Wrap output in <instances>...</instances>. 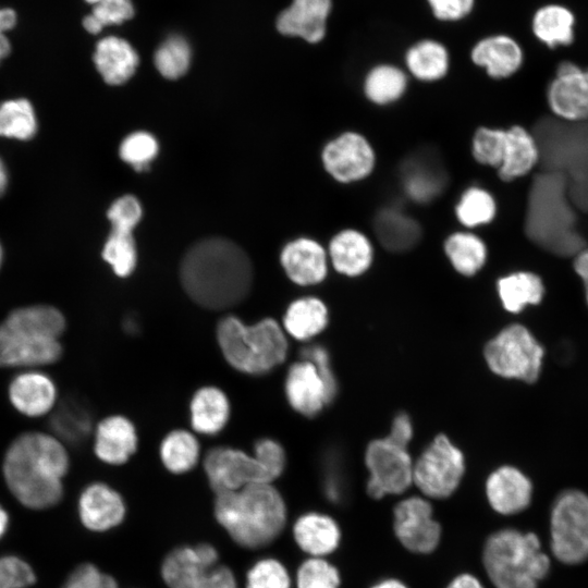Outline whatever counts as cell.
<instances>
[{
	"instance_id": "6da1fadb",
	"label": "cell",
	"mask_w": 588,
	"mask_h": 588,
	"mask_svg": "<svg viewBox=\"0 0 588 588\" xmlns=\"http://www.w3.org/2000/svg\"><path fill=\"white\" fill-rule=\"evenodd\" d=\"M180 275L189 297L209 309L237 305L253 283L248 256L233 242L219 237L196 243L185 254Z\"/></svg>"
},
{
	"instance_id": "7a4b0ae2",
	"label": "cell",
	"mask_w": 588,
	"mask_h": 588,
	"mask_svg": "<svg viewBox=\"0 0 588 588\" xmlns=\"http://www.w3.org/2000/svg\"><path fill=\"white\" fill-rule=\"evenodd\" d=\"M69 458L62 443L52 436L27 432L16 438L3 462L5 482L14 497L30 509H46L59 502L62 477Z\"/></svg>"
},
{
	"instance_id": "3957f363",
	"label": "cell",
	"mask_w": 588,
	"mask_h": 588,
	"mask_svg": "<svg viewBox=\"0 0 588 588\" xmlns=\"http://www.w3.org/2000/svg\"><path fill=\"white\" fill-rule=\"evenodd\" d=\"M215 517L231 539L246 549L273 542L286 524V505L270 482L216 493Z\"/></svg>"
},
{
	"instance_id": "277c9868",
	"label": "cell",
	"mask_w": 588,
	"mask_h": 588,
	"mask_svg": "<svg viewBox=\"0 0 588 588\" xmlns=\"http://www.w3.org/2000/svg\"><path fill=\"white\" fill-rule=\"evenodd\" d=\"M65 328L62 314L36 305L13 310L0 323V367H33L57 362L59 336Z\"/></svg>"
},
{
	"instance_id": "5b68a950",
	"label": "cell",
	"mask_w": 588,
	"mask_h": 588,
	"mask_svg": "<svg viewBox=\"0 0 588 588\" xmlns=\"http://www.w3.org/2000/svg\"><path fill=\"white\" fill-rule=\"evenodd\" d=\"M481 564L494 588H537L550 568L538 536L515 528H501L487 536Z\"/></svg>"
},
{
	"instance_id": "8992f818",
	"label": "cell",
	"mask_w": 588,
	"mask_h": 588,
	"mask_svg": "<svg viewBox=\"0 0 588 588\" xmlns=\"http://www.w3.org/2000/svg\"><path fill=\"white\" fill-rule=\"evenodd\" d=\"M217 339L225 360L247 375L271 371L287 354L284 331L272 318L246 324L235 316H226L218 323Z\"/></svg>"
},
{
	"instance_id": "52a82bcc",
	"label": "cell",
	"mask_w": 588,
	"mask_h": 588,
	"mask_svg": "<svg viewBox=\"0 0 588 588\" xmlns=\"http://www.w3.org/2000/svg\"><path fill=\"white\" fill-rule=\"evenodd\" d=\"M483 355L494 373L532 383L541 370L543 348L524 326L514 323L486 344Z\"/></svg>"
},
{
	"instance_id": "ba28073f",
	"label": "cell",
	"mask_w": 588,
	"mask_h": 588,
	"mask_svg": "<svg viewBox=\"0 0 588 588\" xmlns=\"http://www.w3.org/2000/svg\"><path fill=\"white\" fill-rule=\"evenodd\" d=\"M465 473V458L444 434L437 436L413 465V485L431 500L455 493Z\"/></svg>"
},
{
	"instance_id": "9c48e42d",
	"label": "cell",
	"mask_w": 588,
	"mask_h": 588,
	"mask_svg": "<svg viewBox=\"0 0 588 588\" xmlns=\"http://www.w3.org/2000/svg\"><path fill=\"white\" fill-rule=\"evenodd\" d=\"M551 550L566 564L588 559V495L563 492L554 502L550 519Z\"/></svg>"
},
{
	"instance_id": "30bf717a",
	"label": "cell",
	"mask_w": 588,
	"mask_h": 588,
	"mask_svg": "<svg viewBox=\"0 0 588 588\" xmlns=\"http://www.w3.org/2000/svg\"><path fill=\"white\" fill-rule=\"evenodd\" d=\"M369 477L366 492L372 500L400 495L413 485V461L407 448L389 438L371 441L365 452Z\"/></svg>"
},
{
	"instance_id": "8fae6325",
	"label": "cell",
	"mask_w": 588,
	"mask_h": 588,
	"mask_svg": "<svg viewBox=\"0 0 588 588\" xmlns=\"http://www.w3.org/2000/svg\"><path fill=\"white\" fill-rule=\"evenodd\" d=\"M392 531L407 552L417 555L433 553L442 540V526L430 500L422 495L404 498L394 505Z\"/></svg>"
},
{
	"instance_id": "7c38bea8",
	"label": "cell",
	"mask_w": 588,
	"mask_h": 588,
	"mask_svg": "<svg viewBox=\"0 0 588 588\" xmlns=\"http://www.w3.org/2000/svg\"><path fill=\"white\" fill-rule=\"evenodd\" d=\"M321 160L332 179L342 184H352L373 172L377 157L366 136L356 131H346L324 145Z\"/></svg>"
},
{
	"instance_id": "4fadbf2b",
	"label": "cell",
	"mask_w": 588,
	"mask_h": 588,
	"mask_svg": "<svg viewBox=\"0 0 588 588\" xmlns=\"http://www.w3.org/2000/svg\"><path fill=\"white\" fill-rule=\"evenodd\" d=\"M204 468L215 493L238 490L256 482L272 483L257 456L230 446L210 450L205 456Z\"/></svg>"
},
{
	"instance_id": "5bb4252c",
	"label": "cell",
	"mask_w": 588,
	"mask_h": 588,
	"mask_svg": "<svg viewBox=\"0 0 588 588\" xmlns=\"http://www.w3.org/2000/svg\"><path fill=\"white\" fill-rule=\"evenodd\" d=\"M551 112L562 121H588V69L571 61L561 62L547 90Z\"/></svg>"
},
{
	"instance_id": "9a60e30c",
	"label": "cell",
	"mask_w": 588,
	"mask_h": 588,
	"mask_svg": "<svg viewBox=\"0 0 588 588\" xmlns=\"http://www.w3.org/2000/svg\"><path fill=\"white\" fill-rule=\"evenodd\" d=\"M400 181L408 199L425 205L444 192L449 176L434 152L421 150L403 160L400 167Z\"/></svg>"
},
{
	"instance_id": "2e32d148",
	"label": "cell",
	"mask_w": 588,
	"mask_h": 588,
	"mask_svg": "<svg viewBox=\"0 0 588 588\" xmlns=\"http://www.w3.org/2000/svg\"><path fill=\"white\" fill-rule=\"evenodd\" d=\"M284 388L290 405L306 417H315L333 401L320 372L307 359L290 367Z\"/></svg>"
},
{
	"instance_id": "e0dca14e",
	"label": "cell",
	"mask_w": 588,
	"mask_h": 588,
	"mask_svg": "<svg viewBox=\"0 0 588 588\" xmlns=\"http://www.w3.org/2000/svg\"><path fill=\"white\" fill-rule=\"evenodd\" d=\"M485 493L494 513L511 516L529 506L532 485L528 477L516 467L501 466L488 476Z\"/></svg>"
},
{
	"instance_id": "ac0fdd59",
	"label": "cell",
	"mask_w": 588,
	"mask_h": 588,
	"mask_svg": "<svg viewBox=\"0 0 588 588\" xmlns=\"http://www.w3.org/2000/svg\"><path fill=\"white\" fill-rule=\"evenodd\" d=\"M292 535L297 547L311 558H328L342 542V528L339 522L329 514L306 512L298 516Z\"/></svg>"
},
{
	"instance_id": "d6986e66",
	"label": "cell",
	"mask_w": 588,
	"mask_h": 588,
	"mask_svg": "<svg viewBox=\"0 0 588 588\" xmlns=\"http://www.w3.org/2000/svg\"><path fill=\"white\" fill-rule=\"evenodd\" d=\"M280 261L286 275L299 285L318 284L328 273V253L313 238L301 237L287 243Z\"/></svg>"
},
{
	"instance_id": "ffe728a7",
	"label": "cell",
	"mask_w": 588,
	"mask_h": 588,
	"mask_svg": "<svg viewBox=\"0 0 588 588\" xmlns=\"http://www.w3.org/2000/svg\"><path fill=\"white\" fill-rule=\"evenodd\" d=\"M79 517L84 526L94 531H106L124 519L125 503L115 490L100 482L89 485L81 494Z\"/></svg>"
},
{
	"instance_id": "44dd1931",
	"label": "cell",
	"mask_w": 588,
	"mask_h": 588,
	"mask_svg": "<svg viewBox=\"0 0 588 588\" xmlns=\"http://www.w3.org/2000/svg\"><path fill=\"white\" fill-rule=\"evenodd\" d=\"M331 0H294L278 17V30L286 36H297L310 44L323 39Z\"/></svg>"
},
{
	"instance_id": "7402d4cb",
	"label": "cell",
	"mask_w": 588,
	"mask_h": 588,
	"mask_svg": "<svg viewBox=\"0 0 588 588\" xmlns=\"http://www.w3.org/2000/svg\"><path fill=\"white\" fill-rule=\"evenodd\" d=\"M471 61L485 69L494 79L514 75L523 65L524 53L519 44L506 35H493L479 40L471 49Z\"/></svg>"
},
{
	"instance_id": "603a6c76",
	"label": "cell",
	"mask_w": 588,
	"mask_h": 588,
	"mask_svg": "<svg viewBox=\"0 0 588 588\" xmlns=\"http://www.w3.org/2000/svg\"><path fill=\"white\" fill-rule=\"evenodd\" d=\"M328 257L339 273L358 277L370 268L373 261V246L365 233L347 228L331 238Z\"/></svg>"
},
{
	"instance_id": "cb8c5ba5",
	"label": "cell",
	"mask_w": 588,
	"mask_h": 588,
	"mask_svg": "<svg viewBox=\"0 0 588 588\" xmlns=\"http://www.w3.org/2000/svg\"><path fill=\"white\" fill-rule=\"evenodd\" d=\"M373 231L389 252L405 253L418 244L422 230L419 222L399 207H383L373 218Z\"/></svg>"
},
{
	"instance_id": "d4e9b609",
	"label": "cell",
	"mask_w": 588,
	"mask_h": 588,
	"mask_svg": "<svg viewBox=\"0 0 588 588\" xmlns=\"http://www.w3.org/2000/svg\"><path fill=\"white\" fill-rule=\"evenodd\" d=\"M137 449V434L127 418L115 415L101 420L96 429L95 453L105 463L121 465Z\"/></svg>"
},
{
	"instance_id": "484cf974",
	"label": "cell",
	"mask_w": 588,
	"mask_h": 588,
	"mask_svg": "<svg viewBox=\"0 0 588 588\" xmlns=\"http://www.w3.org/2000/svg\"><path fill=\"white\" fill-rule=\"evenodd\" d=\"M540 163V150L531 132L522 125L506 128L503 160L497 170L500 180L512 182L530 173Z\"/></svg>"
},
{
	"instance_id": "4316f807",
	"label": "cell",
	"mask_w": 588,
	"mask_h": 588,
	"mask_svg": "<svg viewBox=\"0 0 588 588\" xmlns=\"http://www.w3.org/2000/svg\"><path fill=\"white\" fill-rule=\"evenodd\" d=\"M13 406L24 415L41 416L48 413L56 400L52 381L40 372H24L13 379L9 388Z\"/></svg>"
},
{
	"instance_id": "83f0119b",
	"label": "cell",
	"mask_w": 588,
	"mask_h": 588,
	"mask_svg": "<svg viewBox=\"0 0 588 588\" xmlns=\"http://www.w3.org/2000/svg\"><path fill=\"white\" fill-rule=\"evenodd\" d=\"M94 61L108 84L120 85L133 76L139 59L137 52L126 40L109 36L98 41Z\"/></svg>"
},
{
	"instance_id": "f1b7e54d",
	"label": "cell",
	"mask_w": 588,
	"mask_h": 588,
	"mask_svg": "<svg viewBox=\"0 0 588 588\" xmlns=\"http://www.w3.org/2000/svg\"><path fill=\"white\" fill-rule=\"evenodd\" d=\"M189 408L194 430L207 436L220 432L230 415L229 400L224 392L216 387L198 389L192 397Z\"/></svg>"
},
{
	"instance_id": "f546056e",
	"label": "cell",
	"mask_w": 588,
	"mask_h": 588,
	"mask_svg": "<svg viewBox=\"0 0 588 588\" xmlns=\"http://www.w3.org/2000/svg\"><path fill=\"white\" fill-rule=\"evenodd\" d=\"M531 27L534 35L546 46H568L574 41L575 16L564 5L547 4L536 11Z\"/></svg>"
},
{
	"instance_id": "4dcf8cb0",
	"label": "cell",
	"mask_w": 588,
	"mask_h": 588,
	"mask_svg": "<svg viewBox=\"0 0 588 588\" xmlns=\"http://www.w3.org/2000/svg\"><path fill=\"white\" fill-rule=\"evenodd\" d=\"M452 267L462 275H475L486 264L488 248L483 240L470 231L453 232L443 243Z\"/></svg>"
},
{
	"instance_id": "1f68e13d",
	"label": "cell",
	"mask_w": 588,
	"mask_h": 588,
	"mask_svg": "<svg viewBox=\"0 0 588 588\" xmlns=\"http://www.w3.org/2000/svg\"><path fill=\"white\" fill-rule=\"evenodd\" d=\"M328 324V309L316 297H302L292 302L283 317V327L293 338L306 341L319 334Z\"/></svg>"
},
{
	"instance_id": "d6a6232c",
	"label": "cell",
	"mask_w": 588,
	"mask_h": 588,
	"mask_svg": "<svg viewBox=\"0 0 588 588\" xmlns=\"http://www.w3.org/2000/svg\"><path fill=\"white\" fill-rule=\"evenodd\" d=\"M405 64L416 79L437 82L446 75L450 57L441 42L424 39L407 49Z\"/></svg>"
},
{
	"instance_id": "836d02e7",
	"label": "cell",
	"mask_w": 588,
	"mask_h": 588,
	"mask_svg": "<svg viewBox=\"0 0 588 588\" xmlns=\"http://www.w3.org/2000/svg\"><path fill=\"white\" fill-rule=\"evenodd\" d=\"M498 294L503 307L510 313H519L527 305H537L544 294L541 278L529 271L513 272L497 282Z\"/></svg>"
},
{
	"instance_id": "e575fe53",
	"label": "cell",
	"mask_w": 588,
	"mask_h": 588,
	"mask_svg": "<svg viewBox=\"0 0 588 588\" xmlns=\"http://www.w3.org/2000/svg\"><path fill=\"white\" fill-rule=\"evenodd\" d=\"M210 569V568H209ZM208 571L195 547H177L170 551L161 564V577L168 588H199Z\"/></svg>"
},
{
	"instance_id": "d590c367",
	"label": "cell",
	"mask_w": 588,
	"mask_h": 588,
	"mask_svg": "<svg viewBox=\"0 0 588 588\" xmlns=\"http://www.w3.org/2000/svg\"><path fill=\"white\" fill-rule=\"evenodd\" d=\"M407 88L404 71L392 64H379L368 71L363 83L365 97L377 106L399 101Z\"/></svg>"
},
{
	"instance_id": "8d00e7d4",
	"label": "cell",
	"mask_w": 588,
	"mask_h": 588,
	"mask_svg": "<svg viewBox=\"0 0 588 588\" xmlns=\"http://www.w3.org/2000/svg\"><path fill=\"white\" fill-rule=\"evenodd\" d=\"M454 212L463 226L475 229L487 225L495 219L498 205L494 196L488 189L473 185L461 194Z\"/></svg>"
},
{
	"instance_id": "74e56055",
	"label": "cell",
	"mask_w": 588,
	"mask_h": 588,
	"mask_svg": "<svg viewBox=\"0 0 588 588\" xmlns=\"http://www.w3.org/2000/svg\"><path fill=\"white\" fill-rule=\"evenodd\" d=\"M160 458L164 467L173 474L189 471L199 458L198 441L187 430H173L161 442Z\"/></svg>"
},
{
	"instance_id": "f35d334b",
	"label": "cell",
	"mask_w": 588,
	"mask_h": 588,
	"mask_svg": "<svg viewBox=\"0 0 588 588\" xmlns=\"http://www.w3.org/2000/svg\"><path fill=\"white\" fill-rule=\"evenodd\" d=\"M50 425L60 439L71 444H78L90 432L91 419L86 406L68 400L56 409Z\"/></svg>"
},
{
	"instance_id": "ab89813d",
	"label": "cell",
	"mask_w": 588,
	"mask_h": 588,
	"mask_svg": "<svg viewBox=\"0 0 588 588\" xmlns=\"http://www.w3.org/2000/svg\"><path fill=\"white\" fill-rule=\"evenodd\" d=\"M36 125L33 107L27 100H9L0 106L1 136L28 139L35 134Z\"/></svg>"
},
{
	"instance_id": "60d3db41",
	"label": "cell",
	"mask_w": 588,
	"mask_h": 588,
	"mask_svg": "<svg viewBox=\"0 0 588 588\" xmlns=\"http://www.w3.org/2000/svg\"><path fill=\"white\" fill-rule=\"evenodd\" d=\"M191 48L181 36H172L163 41L155 53V65L169 79L183 76L191 64Z\"/></svg>"
},
{
	"instance_id": "b9f144b4",
	"label": "cell",
	"mask_w": 588,
	"mask_h": 588,
	"mask_svg": "<svg viewBox=\"0 0 588 588\" xmlns=\"http://www.w3.org/2000/svg\"><path fill=\"white\" fill-rule=\"evenodd\" d=\"M506 128L479 126L471 138V156L479 164L498 170L502 163Z\"/></svg>"
},
{
	"instance_id": "7bdbcfd3",
	"label": "cell",
	"mask_w": 588,
	"mask_h": 588,
	"mask_svg": "<svg viewBox=\"0 0 588 588\" xmlns=\"http://www.w3.org/2000/svg\"><path fill=\"white\" fill-rule=\"evenodd\" d=\"M103 259L119 277L130 275L137 259L136 246L132 232L112 230L102 250Z\"/></svg>"
},
{
	"instance_id": "ee69618b",
	"label": "cell",
	"mask_w": 588,
	"mask_h": 588,
	"mask_svg": "<svg viewBox=\"0 0 588 588\" xmlns=\"http://www.w3.org/2000/svg\"><path fill=\"white\" fill-rule=\"evenodd\" d=\"M296 588H341L340 569L328 558L308 556L298 566Z\"/></svg>"
},
{
	"instance_id": "f6af8a7d",
	"label": "cell",
	"mask_w": 588,
	"mask_h": 588,
	"mask_svg": "<svg viewBox=\"0 0 588 588\" xmlns=\"http://www.w3.org/2000/svg\"><path fill=\"white\" fill-rule=\"evenodd\" d=\"M93 5L91 14L87 15L83 25L91 34L99 33L103 26L121 24L134 14L131 0H86Z\"/></svg>"
},
{
	"instance_id": "bcb514c9",
	"label": "cell",
	"mask_w": 588,
	"mask_h": 588,
	"mask_svg": "<svg viewBox=\"0 0 588 588\" xmlns=\"http://www.w3.org/2000/svg\"><path fill=\"white\" fill-rule=\"evenodd\" d=\"M158 149V142L150 133L138 131L123 139L119 152L122 160L143 171L156 158Z\"/></svg>"
},
{
	"instance_id": "7dc6e473",
	"label": "cell",
	"mask_w": 588,
	"mask_h": 588,
	"mask_svg": "<svg viewBox=\"0 0 588 588\" xmlns=\"http://www.w3.org/2000/svg\"><path fill=\"white\" fill-rule=\"evenodd\" d=\"M292 579L282 562L272 558L258 560L247 572L246 588H291Z\"/></svg>"
},
{
	"instance_id": "c3c4849f",
	"label": "cell",
	"mask_w": 588,
	"mask_h": 588,
	"mask_svg": "<svg viewBox=\"0 0 588 588\" xmlns=\"http://www.w3.org/2000/svg\"><path fill=\"white\" fill-rule=\"evenodd\" d=\"M112 230L132 232L142 218V206L137 198L125 195L118 198L107 212Z\"/></svg>"
},
{
	"instance_id": "681fc988",
	"label": "cell",
	"mask_w": 588,
	"mask_h": 588,
	"mask_svg": "<svg viewBox=\"0 0 588 588\" xmlns=\"http://www.w3.org/2000/svg\"><path fill=\"white\" fill-rule=\"evenodd\" d=\"M30 566L17 556L0 558V588H25L35 581Z\"/></svg>"
},
{
	"instance_id": "f907efd6",
	"label": "cell",
	"mask_w": 588,
	"mask_h": 588,
	"mask_svg": "<svg viewBox=\"0 0 588 588\" xmlns=\"http://www.w3.org/2000/svg\"><path fill=\"white\" fill-rule=\"evenodd\" d=\"M254 455L261 462L271 481L281 476L286 465V455L278 441L270 438L259 439L254 445Z\"/></svg>"
},
{
	"instance_id": "816d5d0a",
	"label": "cell",
	"mask_w": 588,
	"mask_h": 588,
	"mask_svg": "<svg viewBox=\"0 0 588 588\" xmlns=\"http://www.w3.org/2000/svg\"><path fill=\"white\" fill-rule=\"evenodd\" d=\"M62 588H118V584L112 576L85 563L72 572Z\"/></svg>"
},
{
	"instance_id": "f5cc1de1",
	"label": "cell",
	"mask_w": 588,
	"mask_h": 588,
	"mask_svg": "<svg viewBox=\"0 0 588 588\" xmlns=\"http://www.w3.org/2000/svg\"><path fill=\"white\" fill-rule=\"evenodd\" d=\"M302 356L316 366L327 384L331 397L334 399L338 392V383L326 348L320 345H310L303 350Z\"/></svg>"
},
{
	"instance_id": "db71d44e",
	"label": "cell",
	"mask_w": 588,
	"mask_h": 588,
	"mask_svg": "<svg viewBox=\"0 0 588 588\" xmlns=\"http://www.w3.org/2000/svg\"><path fill=\"white\" fill-rule=\"evenodd\" d=\"M433 15L441 21H458L468 15L475 0H427Z\"/></svg>"
},
{
	"instance_id": "11a10c76",
	"label": "cell",
	"mask_w": 588,
	"mask_h": 588,
	"mask_svg": "<svg viewBox=\"0 0 588 588\" xmlns=\"http://www.w3.org/2000/svg\"><path fill=\"white\" fill-rule=\"evenodd\" d=\"M199 588H237V581L229 567L216 565L206 571Z\"/></svg>"
},
{
	"instance_id": "9f6ffc18",
	"label": "cell",
	"mask_w": 588,
	"mask_h": 588,
	"mask_svg": "<svg viewBox=\"0 0 588 588\" xmlns=\"http://www.w3.org/2000/svg\"><path fill=\"white\" fill-rule=\"evenodd\" d=\"M413 437V425L411 418L405 413H400L393 419L391 431L387 438L394 443L407 448Z\"/></svg>"
},
{
	"instance_id": "6f0895ef",
	"label": "cell",
	"mask_w": 588,
	"mask_h": 588,
	"mask_svg": "<svg viewBox=\"0 0 588 588\" xmlns=\"http://www.w3.org/2000/svg\"><path fill=\"white\" fill-rule=\"evenodd\" d=\"M15 21L16 16L13 10L0 9V60L10 52V42L4 32L12 28Z\"/></svg>"
},
{
	"instance_id": "680465c9",
	"label": "cell",
	"mask_w": 588,
	"mask_h": 588,
	"mask_svg": "<svg viewBox=\"0 0 588 588\" xmlns=\"http://www.w3.org/2000/svg\"><path fill=\"white\" fill-rule=\"evenodd\" d=\"M574 257L573 267L584 283L586 301L588 304V247L581 248Z\"/></svg>"
},
{
	"instance_id": "91938a15",
	"label": "cell",
	"mask_w": 588,
	"mask_h": 588,
	"mask_svg": "<svg viewBox=\"0 0 588 588\" xmlns=\"http://www.w3.org/2000/svg\"><path fill=\"white\" fill-rule=\"evenodd\" d=\"M445 588H486V585L476 575L464 572L455 575Z\"/></svg>"
},
{
	"instance_id": "94428289",
	"label": "cell",
	"mask_w": 588,
	"mask_h": 588,
	"mask_svg": "<svg viewBox=\"0 0 588 588\" xmlns=\"http://www.w3.org/2000/svg\"><path fill=\"white\" fill-rule=\"evenodd\" d=\"M369 588H409V586L400 578L384 577L373 583Z\"/></svg>"
},
{
	"instance_id": "6125c7cd",
	"label": "cell",
	"mask_w": 588,
	"mask_h": 588,
	"mask_svg": "<svg viewBox=\"0 0 588 588\" xmlns=\"http://www.w3.org/2000/svg\"><path fill=\"white\" fill-rule=\"evenodd\" d=\"M8 514L7 512L0 506V538L5 532L8 527Z\"/></svg>"
},
{
	"instance_id": "be15d7a7",
	"label": "cell",
	"mask_w": 588,
	"mask_h": 588,
	"mask_svg": "<svg viewBox=\"0 0 588 588\" xmlns=\"http://www.w3.org/2000/svg\"><path fill=\"white\" fill-rule=\"evenodd\" d=\"M7 187V172L2 161L0 160V196L3 194Z\"/></svg>"
},
{
	"instance_id": "e7e4bbea",
	"label": "cell",
	"mask_w": 588,
	"mask_h": 588,
	"mask_svg": "<svg viewBox=\"0 0 588 588\" xmlns=\"http://www.w3.org/2000/svg\"><path fill=\"white\" fill-rule=\"evenodd\" d=\"M1 258H2V252H1V246H0V265H1Z\"/></svg>"
}]
</instances>
